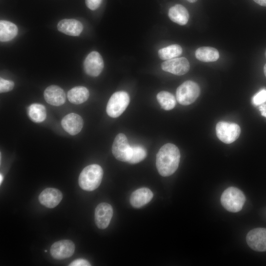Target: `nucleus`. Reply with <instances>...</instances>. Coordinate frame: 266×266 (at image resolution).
I'll return each mask as SVG.
<instances>
[{"label":"nucleus","instance_id":"nucleus-28","mask_svg":"<svg viewBox=\"0 0 266 266\" xmlns=\"http://www.w3.org/2000/svg\"><path fill=\"white\" fill-rule=\"evenodd\" d=\"M102 0H85V3L90 9L95 10L100 5Z\"/></svg>","mask_w":266,"mask_h":266},{"label":"nucleus","instance_id":"nucleus-35","mask_svg":"<svg viewBox=\"0 0 266 266\" xmlns=\"http://www.w3.org/2000/svg\"><path fill=\"white\" fill-rule=\"evenodd\" d=\"M265 56H266V51L265 52Z\"/></svg>","mask_w":266,"mask_h":266},{"label":"nucleus","instance_id":"nucleus-30","mask_svg":"<svg viewBox=\"0 0 266 266\" xmlns=\"http://www.w3.org/2000/svg\"><path fill=\"white\" fill-rule=\"evenodd\" d=\"M259 109L261 115L266 118V104L261 105L259 106Z\"/></svg>","mask_w":266,"mask_h":266},{"label":"nucleus","instance_id":"nucleus-23","mask_svg":"<svg viewBox=\"0 0 266 266\" xmlns=\"http://www.w3.org/2000/svg\"><path fill=\"white\" fill-rule=\"evenodd\" d=\"M157 99L161 107L166 110L173 109L176 104L174 96L167 91H161L157 95Z\"/></svg>","mask_w":266,"mask_h":266},{"label":"nucleus","instance_id":"nucleus-18","mask_svg":"<svg viewBox=\"0 0 266 266\" xmlns=\"http://www.w3.org/2000/svg\"><path fill=\"white\" fill-rule=\"evenodd\" d=\"M170 19L180 25H186L189 18L187 9L181 4H176L171 7L168 12Z\"/></svg>","mask_w":266,"mask_h":266},{"label":"nucleus","instance_id":"nucleus-2","mask_svg":"<svg viewBox=\"0 0 266 266\" xmlns=\"http://www.w3.org/2000/svg\"><path fill=\"white\" fill-rule=\"evenodd\" d=\"M103 171L102 167L97 164L87 166L81 172L78 183L80 188L85 191H92L100 185Z\"/></svg>","mask_w":266,"mask_h":266},{"label":"nucleus","instance_id":"nucleus-24","mask_svg":"<svg viewBox=\"0 0 266 266\" xmlns=\"http://www.w3.org/2000/svg\"><path fill=\"white\" fill-rule=\"evenodd\" d=\"M182 52L181 47L178 44H172L158 51V55L162 60H170L180 56Z\"/></svg>","mask_w":266,"mask_h":266},{"label":"nucleus","instance_id":"nucleus-27","mask_svg":"<svg viewBox=\"0 0 266 266\" xmlns=\"http://www.w3.org/2000/svg\"><path fill=\"white\" fill-rule=\"evenodd\" d=\"M14 86V83L11 80H5L2 77L0 78V93L7 92L11 91Z\"/></svg>","mask_w":266,"mask_h":266},{"label":"nucleus","instance_id":"nucleus-20","mask_svg":"<svg viewBox=\"0 0 266 266\" xmlns=\"http://www.w3.org/2000/svg\"><path fill=\"white\" fill-rule=\"evenodd\" d=\"M18 28L14 23L5 21H0V40L8 41L13 39L18 33Z\"/></svg>","mask_w":266,"mask_h":266},{"label":"nucleus","instance_id":"nucleus-5","mask_svg":"<svg viewBox=\"0 0 266 266\" xmlns=\"http://www.w3.org/2000/svg\"><path fill=\"white\" fill-rule=\"evenodd\" d=\"M130 102V97L125 91L115 92L110 98L106 106L108 116L117 118L126 110Z\"/></svg>","mask_w":266,"mask_h":266},{"label":"nucleus","instance_id":"nucleus-15","mask_svg":"<svg viewBox=\"0 0 266 266\" xmlns=\"http://www.w3.org/2000/svg\"><path fill=\"white\" fill-rule=\"evenodd\" d=\"M44 97L47 103L54 106L62 105L66 101L64 91L57 85H53L47 87L44 92Z\"/></svg>","mask_w":266,"mask_h":266},{"label":"nucleus","instance_id":"nucleus-4","mask_svg":"<svg viewBox=\"0 0 266 266\" xmlns=\"http://www.w3.org/2000/svg\"><path fill=\"white\" fill-rule=\"evenodd\" d=\"M200 94V88L198 84L193 81L188 80L177 88L176 98L180 104L187 105L194 102Z\"/></svg>","mask_w":266,"mask_h":266},{"label":"nucleus","instance_id":"nucleus-17","mask_svg":"<svg viewBox=\"0 0 266 266\" xmlns=\"http://www.w3.org/2000/svg\"><path fill=\"white\" fill-rule=\"evenodd\" d=\"M153 194L147 188H141L134 191L132 194L130 201L134 208H140L149 202L152 199Z\"/></svg>","mask_w":266,"mask_h":266},{"label":"nucleus","instance_id":"nucleus-34","mask_svg":"<svg viewBox=\"0 0 266 266\" xmlns=\"http://www.w3.org/2000/svg\"><path fill=\"white\" fill-rule=\"evenodd\" d=\"M187 0L190 2L194 3V2H196L198 0Z\"/></svg>","mask_w":266,"mask_h":266},{"label":"nucleus","instance_id":"nucleus-7","mask_svg":"<svg viewBox=\"0 0 266 266\" xmlns=\"http://www.w3.org/2000/svg\"><path fill=\"white\" fill-rule=\"evenodd\" d=\"M112 152L118 160L128 162L131 155L132 146L130 145L124 134L120 133L116 135L112 144Z\"/></svg>","mask_w":266,"mask_h":266},{"label":"nucleus","instance_id":"nucleus-21","mask_svg":"<svg viewBox=\"0 0 266 266\" xmlns=\"http://www.w3.org/2000/svg\"><path fill=\"white\" fill-rule=\"evenodd\" d=\"M196 58L204 62L217 61L219 57L218 51L212 47L203 46L198 48L195 52Z\"/></svg>","mask_w":266,"mask_h":266},{"label":"nucleus","instance_id":"nucleus-16","mask_svg":"<svg viewBox=\"0 0 266 266\" xmlns=\"http://www.w3.org/2000/svg\"><path fill=\"white\" fill-rule=\"evenodd\" d=\"M58 30L68 35L78 36L82 32L83 26L79 21L74 19H65L61 20L57 25Z\"/></svg>","mask_w":266,"mask_h":266},{"label":"nucleus","instance_id":"nucleus-9","mask_svg":"<svg viewBox=\"0 0 266 266\" xmlns=\"http://www.w3.org/2000/svg\"><path fill=\"white\" fill-rule=\"evenodd\" d=\"M75 245L70 240H62L54 242L50 252L55 259L63 260L70 257L74 253Z\"/></svg>","mask_w":266,"mask_h":266},{"label":"nucleus","instance_id":"nucleus-14","mask_svg":"<svg viewBox=\"0 0 266 266\" xmlns=\"http://www.w3.org/2000/svg\"><path fill=\"white\" fill-rule=\"evenodd\" d=\"M61 125L67 133L74 135L81 131L83 126V120L78 114L71 113L62 119Z\"/></svg>","mask_w":266,"mask_h":266},{"label":"nucleus","instance_id":"nucleus-8","mask_svg":"<svg viewBox=\"0 0 266 266\" xmlns=\"http://www.w3.org/2000/svg\"><path fill=\"white\" fill-rule=\"evenodd\" d=\"M246 242L253 250L266 251V228H258L250 231L246 236Z\"/></svg>","mask_w":266,"mask_h":266},{"label":"nucleus","instance_id":"nucleus-22","mask_svg":"<svg viewBox=\"0 0 266 266\" xmlns=\"http://www.w3.org/2000/svg\"><path fill=\"white\" fill-rule=\"evenodd\" d=\"M28 114L30 119L35 123H40L46 117L44 106L39 103H33L28 108Z\"/></svg>","mask_w":266,"mask_h":266},{"label":"nucleus","instance_id":"nucleus-31","mask_svg":"<svg viewBox=\"0 0 266 266\" xmlns=\"http://www.w3.org/2000/svg\"><path fill=\"white\" fill-rule=\"evenodd\" d=\"M255 2L258 3V4L266 6V0H253Z\"/></svg>","mask_w":266,"mask_h":266},{"label":"nucleus","instance_id":"nucleus-19","mask_svg":"<svg viewBox=\"0 0 266 266\" xmlns=\"http://www.w3.org/2000/svg\"><path fill=\"white\" fill-rule=\"evenodd\" d=\"M89 97V92L84 86H76L68 91L67 98L73 104H79L86 101Z\"/></svg>","mask_w":266,"mask_h":266},{"label":"nucleus","instance_id":"nucleus-1","mask_svg":"<svg viewBox=\"0 0 266 266\" xmlns=\"http://www.w3.org/2000/svg\"><path fill=\"white\" fill-rule=\"evenodd\" d=\"M180 159V151L176 145H164L156 155V165L159 174L165 177L172 175L178 168Z\"/></svg>","mask_w":266,"mask_h":266},{"label":"nucleus","instance_id":"nucleus-32","mask_svg":"<svg viewBox=\"0 0 266 266\" xmlns=\"http://www.w3.org/2000/svg\"><path fill=\"white\" fill-rule=\"evenodd\" d=\"M2 180H3V176H2V175L1 174H0V184H1Z\"/></svg>","mask_w":266,"mask_h":266},{"label":"nucleus","instance_id":"nucleus-10","mask_svg":"<svg viewBox=\"0 0 266 266\" xmlns=\"http://www.w3.org/2000/svg\"><path fill=\"white\" fill-rule=\"evenodd\" d=\"M104 63L102 57L97 51L90 52L86 57L84 62V68L88 75L96 77L101 72L103 69Z\"/></svg>","mask_w":266,"mask_h":266},{"label":"nucleus","instance_id":"nucleus-11","mask_svg":"<svg viewBox=\"0 0 266 266\" xmlns=\"http://www.w3.org/2000/svg\"><path fill=\"white\" fill-rule=\"evenodd\" d=\"M162 69L176 75H182L188 72L190 64L184 57L176 58L166 60L161 64Z\"/></svg>","mask_w":266,"mask_h":266},{"label":"nucleus","instance_id":"nucleus-3","mask_svg":"<svg viewBox=\"0 0 266 266\" xmlns=\"http://www.w3.org/2000/svg\"><path fill=\"white\" fill-rule=\"evenodd\" d=\"M245 200L243 193L234 187L226 189L222 193L220 199L222 206L228 211L233 213L242 209Z\"/></svg>","mask_w":266,"mask_h":266},{"label":"nucleus","instance_id":"nucleus-29","mask_svg":"<svg viewBox=\"0 0 266 266\" xmlns=\"http://www.w3.org/2000/svg\"><path fill=\"white\" fill-rule=\"evenodd\" d=\"M69 266H90V263L86 260L83 259H78L72 261Z\"/></svg>","mask_w":266,"mask_h":266},{"label":"nucleus","instance_id":"nucleus-6","mask_svg":"<svg viewBox=\"0 0 266 266\" xmlns=\"http://www.w3.org/2000/svg\"><path fill=\"white\" fill-rule=\"evenodd\" d=\"M240 128L236 124L219 122L216 126V135L223 142L230 144L236 140L240 133Z\"/></svg>","mask_w":266,"mask_h":266},{"label":"nucleus","instance_id":"nucleus-25","mask_svg":"<svg viewBox=\"0 0 266 266\" xmlns=\"http://www.w3.org/2000/svg\"><path fill=\"white\" fill-rule=\"evenodd\" d=\"M146 149L141 146H132V152L128 163L136 164L143 160L146 157Z\"/></svg>","mask_w":266,"mask_h":266},{"label":"nucleus","instance_id":"nucleus-33","mask_svg":"<svg viewBox=\"0 0 266 266\" xmlns=\"http://www.w3.org/2000/svg\"><path fill=\"white\" fill-rule=\"evenodd\" d=\"M264 74L266 77V64L264 66Z\"/></svg>","mask_w":266,"mask_h":266},{"label":"nucleus","instance_id":"nucleus-26","mask_svg":"<svg viewBox=\"0 0 266 266\" xmlns=\"http://www.w3.org/2000/svg\"><path fill=\"white\" fill-rule=\"evenodd\" d=\"M266 102V89H262L252 98V102L255 106L261 105Z\"/></svg>","mask_w":266,"mask_h":266},{"label":"nucleus","instance_id":"nucleus-13","mask_svg":"<svg viewBox=\"0 0 266 266\" xmlns=\"http://www.w3.org/2000/svg\"><path fill=\"white\" fill-rule=\"evenodd\" d=\"M63 198L62 192L58 189L48 188L43 190L39 194L38 200L44 206L53 208L57 206Z\"/></svg>","mask_w":266,"mask_h":266},{"label":"nucleus","instance_id":"nucleus-12","mask_svg":"<svg viewBox=\"0 0 266 266\" xmlns=\"http://www.w3.org/2000/svg\"><path fill=\"white\" fill-rule=\"evenodd\" d=\"M113 210L111 205L106 202L99 203L95 209V221L98 228H106L112 219Z\"/></svg>","mask_w":266,"mask_h":266}]
</instances>
